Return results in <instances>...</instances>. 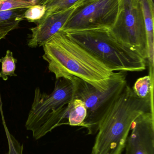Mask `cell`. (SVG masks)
<instances>
[{
    "label": "cell",
    "mask_w": 154,
    "mask_h": 154,
    "mask_svg": "<svg viewBox=\"0 0 154 154\" xmlns=\"http://www.w3.org/2000/svg\"><path fill=\"white\" fill-rule=\"evenodd\" d=\"M43 60L56 79L74 76L99 90L106 88L114 72L64 32L56 33L43 45Z\"/></svg>",
    "instance_id": "obj_1"
},
{
    "label": "cell",
    "mask_w": 154,
    "mask_h": 154,
    "mask_svg": "<svg viewBox=\"0 0 154 154\" xmlns=\"http://www.w3.org/2000/svg\"><path fill=\"white\" fill-rule=\"evenodd\" d=\"M154 112L153 91L137 97L127 84L101 122L91 154H121L134 121L140 115Z\"/></svg>",
    "instance_id": "obj_2"
},
{
    "label": "cell",
    "mask_w": 154,
    "mask_h": 154,
    "mask_svg": "<svg viewBox=\"0 0 154 154\" xmlns=\"http://www.w3.org/2000/svg\"><path fill=\"white\" fill-rule=\"evenodd\" d=\"M65 32L113 72H142L146 69V60L121 44L109 29L100 28Z\"/></svg>",
    "instance_id": "obj_3"
},
{
    "label": "cell",
    "mask_w": 154,
    "mask_h": 154,
    "mask_svg": "<svg viewBox=\"0 0 154 154\" xmlns=\"http://www.w3.org/2000/svg\"><path fill=\"white\" fill-rule=\"evenodd\" d=\"M73 92L72 82L64 78L56 79L51 94L42 92L38 87L35 88L33 102L25 123V128L31 131L34 139H40L56 128L68 125Z\"/></svg>",
    "instance_id": "obj_4"
},
{
    "label": "cell",
    "mask_w": 154,
    "mask_h": 154,
    "mask_svg": "<svg viewBox=\"0 0 154 154\" xmlns=\"http://www.w3.org/2000/svg\"><path fill=\"white\" fill-rule=\"evenodd\" d=\"M66 79L73 84V99L82 100L86 108V117L80 126L87 129L88 134H95L103 119L127 84V72H114L109 85L104 90L98 89L77 77Z\"/></svg>",
    "instance_id": "obj_5"
},
{
    "label": "cell",
    "mask_w": 154,
    "mask_h": 154,
    "mask_svg": "<svg viewBox=\"0 0 154 154\" xmlns=\"http://www.w3.org/2000/svg\"><path fill=\"white\" fill-rule=\"evenodd\" d=\"M109 29L121 44L147 60L146 31L139 0H119L116 19Z\"/></svg>",
    "instance_id": "obj_6"
},
{
    "label": "cell",
    "mask_w": 154,
    "mask_h": 154,
    "mask_svg": "<svg viewBox=\"0 0 154 154\" xmlns=\"http://www.w3.org/2000/svg\"><path fill=\"white\" fill-rule=\"evenodd\" d=\"M119 0H88L77 7L61 31L110 29L116 19Z\"/></svg>",
    "instance_id": "obj_7"
},
{
    "label": "cell",
    "mask_w": 154,
    "mask_h": 154,
    "mask_svg": "<svg viewBox=\"0 0 154 154\" xmlns=\"http://www.w3.org/2000/svg\"><path fill=\"white\" fill-rule=\"evenodd\" d=\"M131 130L126 142V154H154V112L139 116Z\"/></svg>",
    "instance_id": "obj_8"
},
{
    "label": "cell",
    "mask_w": 154,
    "mask_h": 154,
    "mask_svg": "<svg viewBox=\"0 0 154 154\" xmlns=\"http://www.w3.org/2000/svg\"><path fill=\"white\" fill-rule=\"evenodd\" d=\"M76 8L57 11H46L37 22L36 27L30 29L31 34L28 45L32 48L43 46L53 36L61 31Z\"/></svg>",
    "instance_id": "obj_9"
},
{
    "label": "cell",
    "mask_w": 154,
    "mask_h": 154,
    "mask_svg": "<svg viewBox=\"0 0 154 154\" xmlns=\"http://www.w3.org/2000/svg\"><path fill=\"white\" fill-rule=\"evenodd\" d=\"M141 4L144 20L148 47V59L149 62V75L154 79V6L153 0H139Z\"/></svg>",
    "instance_id": "obj_10"
},
{
    "label": "cell",
    "mask_w": 154,
    "mask_h": 154,
    "mask_svg": "<svg viewBox=\"0 0 154 154\" xmlns=\"http://www.w3.org/2000/svg\"><path fill=\"white\" fill-rule=\"evenodd\" d=\"M27 9H19L0 11V28L7 32L18 28L19 23L24 20Z\"/></svg>",
    "instance_id": "obj_11"
},
{
    "label": "cell",
    "mask_w": 154,
    "mask_h": 154,
    "mask_svg": "<svg viewBox=\"0 0 154 154\" xmlns=\"http://www.w3.org/2000/svg\"><path fill=\"white\" fill-rule=\"evenodd\" d=\"M87 116V109L84 102L78 99H73L70 102L68 125L80 126Z\"/></svg>",
    "instance_id": "obj_12"
},
{
    "label": "cell",
    "mask_w": 154,
    "mask_h": 154,
    "mask_svg": "<svg viewBox=\"0 0 154 154\" xmlns=\"http://www.w3.org/2000/svg\"><path fill=\"white\" fill-rule=\"evenodd\" d=\"M88 0H39L37 4L44 5L46 11H64L77 8Z\"/></svg>",
    "instance_id": "obj_13"
},
{
    "label": "cell",
    "mask_w": 154,
    "mask_h": 154,
    "mask_svg": "<svg viewBox=\"0 0 154 154\" xmlns=\"http://www.w3.org/2000/svg\"><path fill=\"white\" fill-rule=\"evenodd\" d=\"M17 62V60L13 56V52L9 50H7L5 56L0 58V63L2 64L0 78L4 81H6L9 76H17V75L14 73Z\"/></svg>",
    "instance_id": "obj_14"
},
{
    "label": "cell",
    "mask_w": 154,
    "mask_h": 154,
    "mask_svg": "<svg viewBox=\"0 0 154 154\" xmlns=\"http://www.w3.org/2000/svg\"><path fill=\"white\" fill-rule=\"evenodd\" d=\"M134 92L140 98L146 97L154 90V82L148 75L141 77L136 82L133 88Z\"/></svg>",
    "instance_id": "obj_15"
},
{
    "label": "cell",
    "mask_w": 154,
    "mask_h": 154,
    "mask_svg": "<svg viewBox=\"0 0 154 154\" xmlns=\"http://www.w3.org/2000/svg\"><path fill=\"white\" fill-rule=\"evenodd\" d=\"M37 4L28 0H6L0 2V11L19 9H28Z\"/></svg>",
    "instance_id": "obj_16"
},
{
    "label": "cell",
    "mask_w": 154,
    "mask_h": 154,
    "mask_svg": "<svg viewBox=\"0 0 154 154\" xmlns=\"http://www.w3.org/2000/svg\"><path fill=\"white\" fill-rule=\"evenodd\" d=\"M44 5L36 4L26 9L24 14V18L30 22H38L46 13Z\"/></svg>",
    "instance_id": "obj_17"
},
{
    "label": "cell",
    "mask_w": 154,
    "mask_h": 154,
    "mask_svg": "<svg viewBox=\"0 0 154 154\" xmlns=\"http://www.w3.org/2000/svg\"><path fill=\"white\" fill-rule=\"evenodd\" d=\"M8 33V32H7L5 31L0 28V41L2 39L4 38Z\"/></svg>",
    "instance_id": "obj_18"
},
{
    "label": "cell",
    "mask_w": 154,
    "mask_h": 154,
    "mask_svg": "<svg viewBox=\"0 0 154 154\" xmlns=\"http://www.w3.org/2000/svg\"><path fill=\"white\" fill-rule=\"evenodd\" d=\"M28 1H34V2H36V3H38V1H39V0H28Z\"/></svg>",
    "instance_id": "obj_19"
},
{
    "label": "cell",
    "mask_w": 154,
    "mask_h": 154,
    "mask_svg": "<svg viewBox=\"0 0 154 154\" xmlns=\"http://www.w3.org/2000/svg\"><path fill=\"white\" fill-rule=\"evenodd\" d=\"M6 1V0H0V2H3V1Z\"/></svg>",
    "instance_id": "obj_20"
}]
</instances>
